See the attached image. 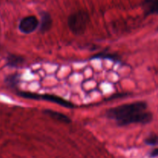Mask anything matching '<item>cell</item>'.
Instances as JSON below:
<instances>
[{
    "mask_svg": "<svg viewBox=\"0 0 158 158\" xmlns=\"http://www.w3.org/2000/svg\"><path fill=\"white\" fill-rule=\"evenodd\" d=\"M106 117L120 127L131 124H148L153 120V114L148 110V103L136 101L125 103L106 111Z\"/></svg>",
    "mask_w": 158,
    "mask_h": 158,
    "instance_id": "6da1fadb",
    "label": "cell"
},
{
    "mask_svg": "<svg viewBox=\"0 0 158 158\" xmlns=\"http://www.w3.org/2000/svg\"><path fill=\"white\" fill-rule=\"evenodd\" d=\"M16 95L19 97H23L24 99H29V100H43V101H48L51 102V103H56V104L60 105V106H63V107L69 108V109H72V108L75 107V105L73 103H71L69 100H66L65 99L62 98V97H59L56 95H52V94H37V93H32L29 92V91H23L19 90V89L14 90Z\"/></svg>",
    "mask_w": 158,
    "mask_h": 158,
    "instance_id": "7a4b0ae2",
    "label": "cell"
},
{
    "mask_svg": "<svg viewBox=\"0 0 158 158\" xmlns=\"http://www.w3.org/2000/svg\"><path fill=\"white\" fill-rule=\"evenodd\" d=\"M89 22V14L86 11L80 10L73 12L68 17L67 24L73 33L80 35L86 31Z\"/></svg>",
    "mask_w": 158,
    "mask_h": 158,
    "instance_id": "3957f363",
    "label": "cell"
},
{
    "mask_svg": "<svg viewBox=\"0 0 158 158\" xmlns=\"http://www.w3.org/2000/svg\"><path fill=\"white\" fill-rule=\"evenodd\" d=\"M40 26V21L35 15H28L20 20L19 30L24 34H30L35 32Z\"/></svg>",
    "mask_w": 158,
    "mask_h": 158,
    "instance_id": "277c9868",
    "label": "cell"
},
{
    "mask_svg": "<svg viewBox=\"0 0 158 158\" xmlns=\"http://www.w3.org/2000/svg\"><path fill=\"white\" fill-rule=\"evenodd\" d=\"M6 66L12 68H22L26 63L24 57L18 54L11 53L6 57Z\"/></svg>",
    "mask_w": 158,
    "mask_h": 158,
    "instance_id": "5b68a950",
    "label": "cell"
},
{
    "mask_svg": "<svg viewBox=\"0 0 158 158\" xmlns=\"http://www.w3.org/2000/svg\"><path fill=\"white\" fill-rule=\"evenodd\" d=\"M142 8L145 15H158V0H143Z\"/></svg>",
    "mask_w": 158,
    "mask_h": 158,
    "instance_id": "8992f818",
    "label": "cell"
},
{
    "mask_svg": "<svg viewBox=\"0 0 158 158\" xmlns=\"http://www.w3.org/2000/svg\"><path fill=\"white\" fill-rule=\"evenodd\" d=\"M52 19L49 13L46 12H43L41 13V22L40 23L39 31L41 33L48 32L52 27Z\"/></svg>",
    "mask_w": 158,
    "mask_h": 158,
    "instance_id": "52a82bcc",
    "label": "cell"
},
{
    "mask_svg": "<svg viewBox=\"0 0 158 158\" xmlns=\"http://www.w3.org/2000/svg\"><path fill=\"white\" fill-rule=\"evenodd\" d=\"M19 81L20 74L17 72L9 74L5 79V83H6V86L10 88V89H12L13 91L18 89V85Z\"/></svg>",
    "mask_w": 158,
    "mask_h": 158,
    "instance_id": "ba28073f",
    "label": "cell"
},
{
    "mask_svg": "<svg viewBox=\"0 0 158 158\" xmlns=\"http://www.w3.org/2000/svg\"><path fill=\"white\" fill-rule=\"evenodd\" d=\"M45 114L46 115L49 116L52 118L55 119V120H58V121L62 122V123H71V120L65 114H62L60 112H57V111L55 110H45L43 111Z\"/></svg>",
    "mask_w": 158,
    "mask_h": 158,
    "instance_id": "9c48e42d",
    "label": "cell"
},
{
    "mask_svg": "<svg viewBox=\"0 0 158 158\" xmlns=\"http://www.w3.org/2000/svg\"><path fill=\"white\" fill-rule=\"evenodd\" d=\"M92 59H101V60H110L114 62H120V56L116 53L109 52H100L92 56Z\"/></svg>",
    "mask_w": 158,
    "mask_h": 158,
    "instance_id": "30bf717a",
    "label": "cell"
},
{
    "mask_svg": "<svg viewBox=\"0 0 158 158\" xmlns=\"http://www.w3.org/2000/svg\"><path fill=\"white\" fill-rule=\"evenodd\" d=\"M144 143L150 146H156L158 144V136L156 134H151L145 139Z\"/></svg>",
    "mask_w": 158,
    "mask_h": 158,
    "instance_id": "8fae6325",
    "label": "cell"
},
{
    "mask_svg": "<svg viewBox=\"0 0 158 158\" xmlns=\"http://www.w3.org/2000/svg\"><path fill=\"white\" fill-rule=\"evenodd\" d=\"M150 157H158V148H154L150 152Z\"/></svg>",
    "mask_w": 158,
    "mask_h": 158,
    "instance_id": "7c38bea8",
    "label": "cell"
},
{
    "mask_svg": "<svg viewBox=\"0 0 158 158\" xmlns=\"http://www.w3.org/2000/svg\"><path fill=\"white\" fill-rule=\"evenodd\" d=\"M157 31L158 32V27H157Z\"/></svg>",
    "mask_w": 158,
    "mask_h": 158,
    "instance_id": "4fadbf2b",
    "label": "cell"
},
{
    "mask_svg": "<svg viewBox=\"0 0 158 158\" xmlns=\"http://www.w3.org/2000/svg\"><path fill=\"white\" fill-rule=\"evenodd\" d=\"M0 50H1V46H0Z\"/></svg>",
    "mask_w": 158,
    "mask_h": 158,
    "instance_id": "5bb4252c",
    "label": "cell"
},
{
    "mask_svg": "<svg viewBox=\"0 0 158 158\" xmlns=\"http://www.w3.org/2000/svg\"><path fill=\"white\" fill-rule=\"evenodd\" d=\"M0 1H1V0H0Z\"/></svg>",
    "mask_w": 158,
    "mask_h": 158,
    "instance_id": "9a60e30c",
    "label": "cell"
}]
</instances>
